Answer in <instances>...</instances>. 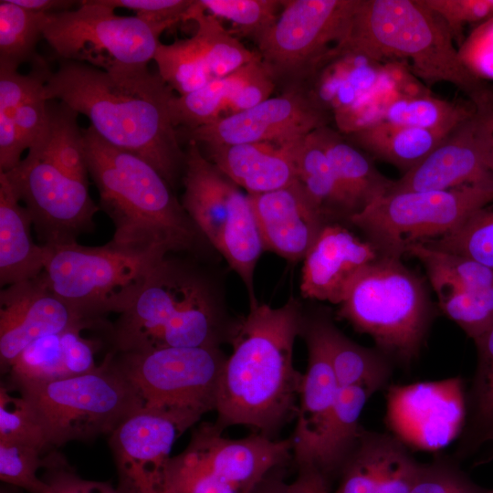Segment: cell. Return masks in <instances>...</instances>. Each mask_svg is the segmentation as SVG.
<instances>
[{"label":"cell","instance_id":"8d00e7d4","mask_svg":"<svg viewBox=\"0 0 493 493\" xmlns=\"http://www.w3.org/2000/svg\"><path fill=\"white\" fill-rule=\"evenodd\" d=\"M393 435L362 429L358 444L340 474L334 493H375L398 443Z\"/></svg>","mask_w":493,"mask_h":493},{"label":"cell","instance_id":"836d02e7","mask_svg":"<svg viewBox=\"0 0 493 493\" xmlns=\"http://www.w3.org/2000/svg\"><path fill=\"white\" fill-rule=\"evenodd\" d=\"M405 254L424 266L437 298L446 294L493 287V269L470 257L417 242Z\"/></svg>","mask_w":493,"mask_h":493},{"label":"cell","instance_id":"484cf974","mask_svg":"<svg viewBox=\"0 0 493 493\" xmlns=\"http://www.w3.org/2000/svg\"><path fill=\"white\" fill-rule=\"evenodd\" d=\"M294 143L221 144L205 148L207 159L226 177L246 189L247 194H257L284 188L298 180Z\"/></svg>","mask_w":493,"mask_h":493},{"label":"cell","instance_id":"ffe728a7","mask_svg":"<svg viewBox=\"0 0 493 493\" xmlns=\"http://www.w3.org/2000/svg\"><path fill=\"white\" fill-rule=\"evenodd\" d=\"M90 320L55 294L41 274L0 291V366L6 372L36 340Z\"/></svg>","mask_w":493,"mask_h":493},{"label":"cell","instance_id":"603a6c76","mask_svg":"<svg viewBox=\"0 0 493 493\" xmlns=\"http://www.w3.org/2000/svg\"><path fill=\"white\" fill-rule=\"evenodd\" d=\"M300 335L308 348V367L303 374L296 426L291 436L297 467L313 466L315 449L326 429L340 389L319 317L305 316Z\"/></svg>","mask_w":493,"mask_h":493},{"label":"cell","instance_id":"f35d334b","mask_svg":"<svg viewBox=\"0 0 493 493\" xmlns=\"http://www.w3.org/2000/svg\"><path fill=\"white\" fill-rule=\"evenodd\" d=\"M245 66L226 77L212 80L197 90L174 96L171 102L174 126L181 125L189 131L221 118L243 79Z\"/></svg>","mask_w":493,"mask_h":493},{"label":"cell","instance_id":"277c9868","mask_svg":"<svg viewBox=\"0 0 493 493\" xmlns=\"http://www.w3.org/2000/svg\"><path fill=\"white\" fill-rule=\"evenodd\" d=\"M237 320L226 310L209 273L193 260L167 255L132 303L111 325L114 351L161 347H215L230 342Z\"/></svg>","mask_w":493,"mask_h":493},{"label":"cell","instance_id":"4316f807","mask_svg":"<svg viewBox=\"0 0 493 493\" xmlns=\"http://www.w3.org/2000/svg\"><path fill=\"white\" fill-rule=\"evenodd\" d=\"M5 174L0 172V285L7 287L38 277L47 248L31 237L32 220L20 205Z\"/></svg>","mask_w":493,"mask_h":493},{"label":"cell","instance_id":"bcb514c9","mask_svg":"<svg viewBox=\"0 0 493 493\" xmlns=\"http://www.w3.org/2000/svg\"><path fill=\"white\" fill-rule=\"evenodd\" d=\"M441 310L473 341L493 326V287L438 298Z\"/></svg>","mask_w":493,"mask_h":493},{"label":"cell","instance_id":"74e56055","mask_svg":"<svg viewBox=\"0 0 493 493\" xmlns=\"http://www.w3.org/2000/svg\"><path fill=\"white\" fill-rule=\"evenodd\" d=\"M48 15L25 9L11 0L0 1V66L18 69L27 61H37L36 46Z\"/></svg>","mask_w":493,"mask_h":493},{"label":"cell","instance_id":"5b68a950","mask_svg":"<svg viewBox=\"0 0 493 493\" xmlns=\"http://www.w3.org/2000/svg\"><path fill=\"white\" fill-rule=\"evenodd\" d=\"M343 44L380 62H408L428 84L451 83L476 110L493 105V87L467 70L448 26L423 0H358Z\"/></svg>","mask_w":493,"mask_h":493},{"label":"cell","instance_id":"7bdbcfd3","mask_svg":"<svg viewBox=\"0 0 493 493\" xmlns=\"http://www.w3.org/2000/svg\"><path fill=\"white\" fill-rule=\"evenodd\" d=\"M420 243L470 257L493 269V202L475 212L454 232Z\"/></svg>","mask_w":493,"mask_h":493},{"label":"cell","instance_id":"f546056e","mask_svg":"<svg viewBox=\"0 0 493 493\" xmlns=\"http://www.w3.org/2000/svg\"><path fill=\"white\" fill-rule=\"evenodd\" d=\"M370 393L361 386L340 387L332 413L313 456V466L328 485L340 476L356 447L362 428L361 413Z\"/></svg>","mask_w":493,"mask_h":493},{"label":"cell","instance_id":"f5cc1de1","mask_svg":"<svg viewBox=\"0 0 493 493\" xmlns=\"http://www.w3.org/2000/svg\"><path fill=\"white\" fill-rule=\"evenodd\" d=\"M104 2L114 9L121 7L132 10L142 19L169 27L184 21L194 3L193 0H104Z\"/></svg>","mask_w":493,"mask_h":493},{"label":"cell","instance_id":"ba28073f","mask_svg":"<svg viewBox=\"0 0 493 493\" xmlns=\"http://www.w3.org/2000/svg\"><path fill=\"white\" fill-rule=\"evenodd\" d=\"M45 246L41 276L55 294L89 320L122 313L166 257L122 249L110 242L100 246L78 242Z\"/></svg>","mask_w":493,"mask_h":493},{"label":"cell","instance_id":"b9f144b4","mask_svg":"<svg viewBox=\"0 0 493 493\" xmlns=\"http://www.w3.org/2000/svg\"><path fill=\"white\" fill-rule=\"evenodd\" d=\"M35 78V68L24 75L16 68L0 66V172L12 170L22 160L15 118Z\"/></svg>","mask_w":493,"mask_h":493},{"label":"cell","instance_id":"6f0895ef","mask_svg":"<svg viewBox=\"0 0 493 493\" xmlns=\"http://www.w3.org/2000/svg\"><path fill=\"white\" fill-rule=\"evenodd\" d=\"M462 473L457 461L452 459L438 458L423 464L411 493H450Z\"/></svg>","mask_w":493,"mask_h":493},{"label":"cell","instance_id":"ac0fdd59","mask_svg":"<svg viewBox=\"0 0 493 493\" xmlns=\"http://www.w3.org/2000/svg\"><path fill=\"white\" fill-rule=\"evenodd\" d=\"M488 182H493V143L475 111L425 160L393 180L389 194L448 190Z\"/></svg>","mask_w":493,"mask_h":493},{"label":"cell","instance_id":"9a60e30c","mask_svg":"<svg viewBox=\"0 0 493 493\" xmlns=\"http://www.w3.org/2000/svg\"><path fill=\"white\" fill-rule=\"evenodd\" d=\"M200 419L142 408L122 421L109 440L119 474L118 493H169L166 473L173 446Z\"/></svg>","mask_w":493,"mask_h":493},{"label":"cell","instance_id":"3957f363","mask_svg":"<svg viewBox=\"0 0 493 493\" xmlns=\"http://www.w3.org/2000/svg\"><path fill=\"white\" fill-rule=\"evenodd\" d=\"M82 132L89 174L114 224L110 242L139 253L194 254L205 240L157 170L109 144L91 126Z\"/></svg>","mask_w":493,"mask_h":493},{"label":"cell","instance_id":"816d5d0a","mask_svg":"<svg viewBox=\"0 0 493 493\" xmlns=\"http://www.w3.org/2000/svg\"><path fill=\"white\" fill-rule=\"evenodd\" d=\"M459 58L475 78L493 80V17L476 26L457 48Z\"/></svg>","mask_w":493,"mask_h":493},{"label":"cell","instance_id":"1f68e13d","mask_svg":"<svg viewBox=\"0 0 493 493\" xmlns=\"http://www.w3.org/2000/svg\"><path fill=\"white\" fill-rule=\"evenodd\" d=\"M317 130L293 145L297 179L328 220L337 217L349 220L352 212L339 185Z\"/></svg>","mask_w":493,"mask_h":493},{"label":"cell","instance_id":"6da1fadb","mask_svg":"<svg viewBox=\"0 0 493 493\" xmlns=\"http://www.w3.org/2000/svg\"><path fill=\"white\" fill-rule=\"evenodd\" d=\"M48 100H58L87 116L109 144L144 160L173 188L184 168L173 122L175 96L148 65L112 64L104 68L61 60L46 80Z\"/></svg>","mask_w":493,"mask_h":493},{"label":"cell","instance_id":"44dd1931","mask_svg":"<svg viewBox=\"0 0 493 493\" xmlns=\"http://www.w3.org/2000/svg\"><path fill=\"white\" fill-rule=\"evenodd\" d=\"M382 254L369 240L327 223L303 258V298L339 305L355 278Z\"/></svg>","mask_w":493,"mask_h":493},{"label":"cell","instance_id":"11a10c76","mask_svg":"<svg viewBox=\"0 0 493 493\" xmlns=\"http://www.w3.org/2000/svg\"><path fill=\"white\" fill-rule=\"evenodd\" d=\"M284 467L271 470L250 493H329L328 483L313 466L298 468V476L292 482H286Z\"/></svg>","mask_w":493,"mask_h":493},{"label":"cell","instance_id":"d4e9b609","mask_svg":"<svg viewBox=\"0 0 493 493\" xmlns=\"http://www.w3.org/2000/svg\"><path fill=\"white\" fill-rule=\"evenodd\" d=\"M392 70L393 62L377 61L342 43L328 55L306 88L333 119L372 95L390 79Z\"/></svg>","mask_w":493,"mask_h":493},{"label":"cell","instance_id":"5bb4252c","mask_svg":"<svg viewBox=\"0 0 493 493\" xmlns=\"http://www.w3.org/2000/svg\"><path fill=\"white\" fill-rule=\"evenodd\" d=\"M4 173L18 199L26 204L42 246L77 242L79 235L93 229L99 206L89 196V184L68 176L30 152Z\"/></svg>","mask_w":493,"mask_h":493},{"label":"cell","instance_id":"d6a6232c","mask_svg":"<svg viewBox=\"0 0 493 493\" xmlns=\"http://www.w3.org/2000/svg\"><path fill=\"white\" fill-rule=\"evenodd\" d=\"M47 112L46 133L28 152L46 158L68 176L89 184L83 132L78 123L79 113L60 101L48 103Z\"/></svg>","mask_w":493,"mask_h":493},{"label":"cell","instance_id":"9f6ffc18","mask_svg":"<svg viewBox=\"0 0 493 493\" xmlns=\"http://www.w3.org/2000/svg\"><path fill=\"white\" fill-rule=\"evenodd\" d=\"M46 469L43 480L47 488L44 493H118L109 483L79 477L59 454H55L52 463Z\"/></svg>","mask_w":493,"mask_h":493},{"label":"cell","instance_id":"ee69618b","mask_svg":"<svg viewBox=\"0 0 493 493\" xmlns=\"http://www.w3.org/2000/svg\"><path fill=\"white\" fill-rule=\"evenodd\" d=\"M197 4L216 18L230 21L238 34L257 42L277 20L282 0H197Z\"/></svg>","mask_w":493,"mask_h":493},{"label":"cell","instance_id":"db71d44e","mask_svg":"<svg viewBox=\"0 0 493 493\" xmlns=\"http://www.w3.org/2000/svg\"><path fill=\"white\" fill-rule=\"evenodd\" d=\"M423 464L412 457L404 445L398 441L375 493H411Z\"/></svg>","mask_w":493,"mask_h":493},{"label":"cell","instance_id":"d6986e66","mask_svg":"<svg viewBox=\"0 0 493 493\" xmlns=\"http://www.w3.org/2000/svg\"><path fill=\"white\" fill-rule=\"evenodd\" d=\"M293 444L291 436L275 440L257 432L230 439L214 423L205 422L194 429L183 452L239 493H250L271 470L291 459Z\"/></svg>","mask_w":493,"mask_h":493},{"label":"cell","instance_id":"e575fe53","mask_svg":"<svg viewBox=\"0 0 493 493\" xmlns=\"http://www.w3.org/2000/svg\"><path fill=\"white\" fill-rule=\"evenodd\" d=\"M475 111L474 106L438 99L427 89L413 94L402 93L385 108L379 121L448 134Z\"/></svg>","mask_w":493,"mask_h":493},{"label":"cell","instance_id":"cb8c5ba5","mask_svg":"<svg viewBox=\"0 0 493 493\" xmlns=\"http://www.w3.org/2000/svg\"><path fill=\"white\" fill-rule=\"evenodd\" d=\"M90 320L43 336L26 347L6 371L11 389L79 375L96 370L95 355L101 341L84 336L88 329L105 325Z\"/></svg>","mask_w":493,"mask_h":493},{"label":"cell","instance_id":"ab89813d","mask_svg":"<svg viewBox=\"0 0 493 493\" xmlns=\"http://www.w3.org/2000/svg\"><path fill=\"white\" fill-rule=\"evenodd\" d=\"M153 60L161 78L179 95L197 90L214 80L194 35L172 44L161 43Z\"/></svg>","mask_w":493,"mask_h":493},{"label":"cell","instance_id":"7c38bea8","mask_svg":"<svg viewBox=\"0 0 493 493\" xmlns=\"http://www.w3.org/2000/svg\"><path fill=\"white\" fill-rule=\"evenodd\" d=\"M357 5L358 0H282L277 20L257 41L276 83L305 87L347 39Z\"/></svg>","mask_w":493,"mask_h":493},{"label":"cell","instance_id":"8992f818","mask_svg":"<svg viewBox=\"0 0 493 493\" xmlns=\"http://www.w3.org/2000/svg\"><path fill=\"white\" fill-rule=\"evenodd\" d=\"M337 314L371 336L391 361L409 364L427 333L432 307L421 277L400 257L381 255L355 278Z\"/></svg>","mask_w":493,"mask_h":493},{"label":"cell","instance_id":"4fadbf2b","mask_svg":"<svg viewBox=\"0 0 493 493\" xmlns=\"http://www.w3.org/2000/svg\"><path fill=\"white\" fill-rule=\"evenodd\" d=\"M104 0L79 1L75 10L48 15L44 38L61 60L106 68L148 65L170 28L137 16H118Z\"/></svg>","mask_w":493,"mask_h":493},{"label":"cell","instance_id":"52a82bcc","mask_svg":"<svg viewBox=\"0 0 493 493\" xmlns=\"http://www.w3.org/2000/svg\"><path fill=\"white\" fill-rule=\"evenodd\" d=\"M11 390L32 404L50 448L110 435L142 408L135 389L114 363L111 351L90 372Z\"/></svg>","mask_w":493,"mask_h":493},{"label":"cell","instance_id":"c3c4849f","mask_svg":"<svg viewBox=\"0 0 493 493\" xmlns=\"http://www.w3.org/2000/svg\"><path fill=\"white\" fill-rule=\"evenodd\" d=\"M169 493H239L230 483L184 452L171 457L166 473Z\"/></svg>","mask_w":493,"mask_h":493},{"label":"cell","instance_id":"94428289","mask_svg":"<svg viewBox=\"0 0 493 493\" xmlns=\"http://www.w3.org/2000/svg\"><path fill=\"white\" fill-rule=\"evenodd\" d=\"M480 116L493 143V105L483 110H476Z\"/></svg>","mask_w":493,"mask_h":493},{"label":"cell","instance_id":"91938a15","mask_svg":"<svg viewBox=\"0 0 493 493\" xmlns=\"http://www.w3.org/2000/svg\"><path fill=\"white\" fill-rule=\"evenodd\" d=\"M490 491L491 489L478 487L465 473H462L450 493H490Z\"/></svg>","mask_w":493,"mask_h":493},{"label":"cell","instance_id":"7402d4cb","mask_svg":"<svg viewBox=\"0 0 493 493\" xmlns=\"http://www.w3.org/2000/svg\"><path fill=\"white\" fill-rule=\"evenodd\" d=\"M248 197L264 250L290 262L303 259L330 223L298 180L284 188Z\"/></svg>","mask_w":493,"mask_h":493},{"label":"cell","instance_id":"83f0119b","mask_svg":"<svg viewBox=\"0 0 493 493\" xmlns=\"http://www.w3.org/2000/svg\"><path fill=\"white\" fill-rule=\"evenodd\" d=\"M317 131L352 215L389 194L393 180L377 170L371 156L329 126Z\"/></svg>","mask_w":493,"mask_h":493},{"label":"cell","instance_id":"681fc988","mask_svg":"<svg viewBox=\"0 0 493 493\" xmlns=\"http://www.w3.org/2000/svg\"><path fill=\"white\" fill-rule=\"evenodd\" d=\"M448 26L454 41L462 43L463 27L493 17V0H423Z\"/></svg>","mask_w":493,"mask_h":493},{"label":"cell","instance_id":"8fae6325","mask_svg":"<svg viewBox=\"0 0 493 493\" xmlns=\"http://www.w3.org/2000/svg\"><path fill=\"white\" fill-rule=\"evenodd\" d=\"M112 359L131 383L142 408L202 417L215 411L226 354L215 347H161L114 351Z\"/></svg>","mask_w":493,"mask_h":493},{"label":"cell","instance_id":"7a4b0ae2","mask_svg":"<svg viewBox=\"0 0 493 493\" xmlns=\"http://www.w3.org/2000/svg\"><path fill=\"white\" fill-rule=\"evenodd\" d=\"M304 320L293 297L278 308L250 304L237 320L218 385L214 425L220 432L246 425L275 439L296 418L303 373L293 365V348Z\"/></svg>","mask_w":493,"mask_h":493},{"label":"cell","instance_id":"2e32d148","mask_svg":"<svg viewBox=\"0 0 493 493\" xmlns=\"http://www.w3.org/2000/svg\"><path fill=\"white\" fill-rule=\"evenodd\" d=\"M332 117L303 86L285 89L248 110L189 130L190 141L206 145L271 142L290 144L328 126Z\"/></svg>","mask_w":493,"mask_h":493},{"label":"cell","instance_id":"60d3db41","mask_svg":"<svg viewBox=\"0 0 493 493\" xmlns=\"http://www.w3.org/2000/svg\"><path fill=\"white\" fill-rule=\"evenodd\" d=\"M466 414L455 453L456 461L493 443V372L474 375L465 392Z\"/></svg>","mask_w":493,"mask_h":493},{"label":"cell","instance_id":"f6af8a7d","mask_svg":"<svg viewBox=\"0 0 493 493\" xmlns=\"http://www.w3.org/2000/svg\"><path fill=\"white\" fill-rule=\"evenodd\" d=\"M44 452L35 446L0 441L1 480L29 493H44L47 484L37 473L41 467L47 468L53 458V453L43 457Z\"/></svg>","mask_w":493,"mask_h":493},{"label":"cell","instance_id":"7dc6e473","mask_svg":"<svg viewBox=\"0 0 493 493\" xmlns=\"http://www.w3.org/2000/svg\"><path fill=\"white\" fill-rule=\"evenodd\" d=\"M0 441L18 442L50 448L35 409L24 396L11 394L6 384L0 387Z\"/></svg>","mask_w":493,"mask_h":493},{"label":"cell","instance_id":"9c48e42d","mask_svg":"<svg viewBox=\"0 0 493 493\" xmlns=\"http://www.w3.org/2000/svg\"><path fill=\"white\" fill-rule=\"evenodd\" d=\"M182 205L205 240L243 281L249 303L257 302L256 265L264 251L248 194L205 158L190 141L183 174Z\"/></svg>","mask_w":493,"mask_h":493},{"label":"cell","instance_id":"6125c7cd","mask_svg":"<svg viewBox=\"0 0 493 493\" xmlns=\"http://www.w3.org/2000/svg\"><path fill=\"white\" fill-rule=\"evenodd\" d=\"M490 493H493V489H491V492Z\"/></svg>","mask_w":493,"mask_h":493},{"label":"cell","instance_id":"e0dca14e","mask_svg":"<svg viewBox=\"0 0 493 493\" xmlns=\"http://www.w3.org/2000/svg\"><path fill=\"white\" fill-rule=\"evenodd\" d=\"M463 380L392 385L385 422L393 435L410 447L435 452L458 438L465 421Z\"/></svg>","mask_w":493,"mask_h":493},{"label":"cell","instance_id":"4dcf8cb0","mask_svg":"<svg viewBox=\"0 0 493 493\" xmlns=\"http://www.w3.org/2000/svg\"><path fill=\"white\" fill-rule=\"evenodd\" d=\"M319 320L340 387L361 386L372 395L386 386L392 374L388 357L354 342L328 318Z\"/></svg>","mask_w":493,"mask_h":493},{"label":"cell","instance_id":"680465c9","mask_svg":"<svg viewBox=\"0 0 493 493\" xmlns=\"http://www.w3.org/2000/svg\"><path fill=\"white\" fill-rule=\"evenodd\" d=\"M14 4L32 12L47 15L70 10L69 8L79 3L68 0H11Z\"/></svg>","mask_w":493,"mask_h":493},{"label":"cell","instance_id":"30bf717a","mask_svg":"<svg viewBox=\"0 0 493 493\" xmlns=\"http://www.w3.org/2000/svg\"><path fill=\"white\" fill-rule=\"evenodd\" d=\"M493 202V182L448 190L388 194L349 222L382 255L402 257L408 246L454 232L475 212Z\"/></svg>","mask_w":493,"mask_h":493},{"label":"cell","instance_id":"f1b7e54d","mask_svg":"<svg viewBox=\"0 0 493 493\" xmlns=\"http://www.w3.org/2000/svg\"><path fill=\"white\" fill-rule=\"evenodd\" d=\"M448 134L377 121L345 137L369 156L390 163L404 174L425 160Z\"/></svg>","mask_w":493,"mask_h":493},{"label":"cell","instance_id":"d590c367","mask_svg":"<svg viewBox=\"0 0 493 493\" xmlns=\"http://www.w3.org/2000/svg\"><path fill=\"white\" fill-rule=\"evenodd\" d=\"M196 23V38L214 79L226 77L245 65L261 59L257 51L247 49L218 18L206 14L194 1L184 21Z\"/></svg>","mask_w":493,"mask_h":493},{"label":"cell","instance_id":"f907efd6","mask_svg":"<svg viewBox=\"0 0 493 493\" xmlns=\"http://www.w3.org/2000/svg\"><path fill=\"white\" fill-rule=\"evenodd\" d=\"M277 83L262 59L245 66L243 79L230 98L224 116L235 114L263 102L270 98Z\"/></svg>","mask_w":493,"mask_h":493}]
</instances>
